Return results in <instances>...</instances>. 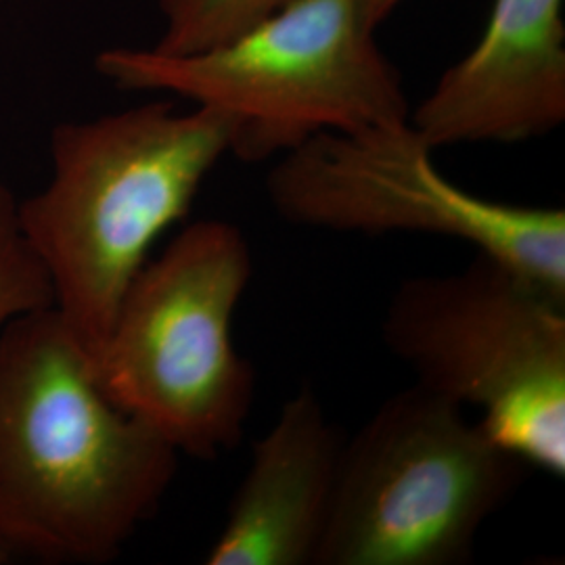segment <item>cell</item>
<instances>
[{
  "instance_id": "obj_4",
  "label": "cell",
  "mask_w": 565,
  "mask_h": 565,
  "mask_svg": "<svg viewBox=\"0 0 565 565\" xmlns=\"http://www.w3.org/2000/svg\"><path fill=\"white\" fill-rule=\"evenodd\" d=\"M252 273L239 226L189 224L130 282L93 363L107 398L181 455L207 461L243 440L256 371L231 324Z\"/></svg>"
},
{
  "instance_id": "obj_5",
  "label": "cell",
  "mask_w": 565,
  "mask_h": 565,
  "mask_svg": "<svg viewBox=\"0 0 565 565\" xmlns=\"http://www.w3.org/2000/svg\"><path fill=\"white\" fill-rule=\"evenodd\" d=\"M525 467L465 406L415 382L343 443L312 565L469 564Z\"/></svg>"
},
{
  "instance_id": "obj_13",
  "label": "cell",
  "mask_w": 565,
  "mask_h": 565,
  "mask_svg": "<svg viewBox=\"0 0 565 565\" xmlns=\"http://www.w3.org/2000/svg\"><path fill=\"white\" fill-rule=\"evenodd\" d=\"M11 553H13V551H11L9 545H7V543L0 539V564H4V562L11 557Z\"/></svg>"
},
{
  "instance_id": "obj_9",
  "label": "cell",
  "mask_w": 565,
  "mask_h": 565,
  "mask_svg": "<svg viewBox=\"0 0 565 565\" xmlns=\"http://www.w3.org/2000/svg\"><path fill=\"white\" fill-rule=\"evenodd\" d=\"M343 440L310 385L252 446V461L207 565H312L340 473Z\"/></svg>"
},
{
  "instance_id": "obj_11",
  "label": "cell",
  "mask_w": 565,
  "mask_h": 565,
  "mask_svg": "<svg viewBox=\"0 0 565 565\" xmlns=\"http://www.w3.org/2000/svg\"><path fill=\"white\" fill-rule=\"evenodd\" d=\"M53 306L49 277L21 233L18 200L0 182V329Z\"/></svg>"
},
{
  "instance_id": "obj_7",
  "label": "cell",
  "mask_w": 565,
  "mask_h": 565,
  "mask_svg": "<svg viewBox=\"0 0 565 565\" xmlns=\"http://www.w3.org/2000/svg\"><path fill=\"white\" fill-rule=\"evenodd\" d=\"M411 120L321 132L279 156L266 193L282 221L333 233L469 243L565 298V212L490 202L448 181Z\"/></svg>"
},
{
  "instance_id": "obj_2",
  "label": "cell",
  "mask_w": 565,
  "mask_h": 565,
  "mask_svg": "<svg viewBox=\"0 0 565 565\" xmlns=\"http://www.w3.org/2000/svg\"><path fill=\"white\" fill-rule=\"evenodd\" d=\"M228 151L231 124L198 105L147 103L55 126L51 182L18 216L53 308L93 363L151 245L191 212Z\"/></svg>"
},
{
  "instance_id": "obj_3",
  "label": "cell",
  "mask_w": 565,
  "mask_h": 565,
  "mask_svg": "<svg viewBox=\"0 0 565 565\" xmlns=\"http://www.w3.org/2000/svg\"><path fill=\"white\" fill-rule=\"evenodd\" d=\"M121 90L168 93L231 124V156L266 162L321 132L411 118L403 81L354 0H291L207 51L107 49L95 60Z\"/></svg>"
},
{
  "instance_id": "obj_8",
  "label": "cell",
  "mask_w": 565,
  "mask_h": 565,
  "mask_svg": "<svg viewBox=\"0 0 565 565\" xmlns=\"http://www.w3.org/2000/svg\"><path fill=\"white\" fill-rule=\"evenodd\" d=\"M431 149L541 139L565 121L564 0H494L478 44L411 111Z\"/></svg>"
},
{
  "instance_id": "obj_10",
  "label": "cell",
  "mask_w": 565,
  "mask_h": 565,
  "mask_svg": "<svg viewBox=\"0 0 565 565\" xmlns=\"http://www.w3.org/2000/svg\"><path fill=\"white\" fill-rule=\"evenodd\" d=\"M291 0H160L163 32L153 46L170 55L207 51L239 36Z\"/></svg>"
},
{
  "instance_id": "obj_12",
  "label": "cell",
  "mask_w": 565,
  "mask_h": 565,
  "mask_svg": "<svg viewBox=\"0 0 565 565\" xmlns=\"http://www.w3.org/2000/svg\"><path fill=\"white\" fill-rule=\"evenodd\" d=\"M401 2H403V0H354V4H356V9H359V13H361L364 23H366L371 30H375V32H377V28L392 15V11H394Z\"/></svg>"
},
{
  "instance_id": "obj_1",
  "label": "cell",
  "mask_w": 565,
  "mask_h": 565,
  "mask_svg": "<svg viewBox=\"0 0 565 565\" xmlns=\"http://www.w3.org/2000/svg\"><path fill=\"white\" fill-rule=\"evenodd\" d=\"M181 452L111 403L51 306L0 329V539L107 564L162 505Z\"/></svg>"
},
{
  "instance_id": "obj_6",
  "label": "cell",
  "mask_w": 565,
  "mask_h": 565,
  "mask_svg": "<svg viewBox=\"0 0 565 565\" xmlns=\"http://www.w3.org/2000/svg\"><path fill=\"white\" fill-rule=\"evenodd\" d=\"M382 331L417 384L478 408L494 440L564 478V296L476 252L459 273L404 281Z\"/></svg>"
}]
</instances>
